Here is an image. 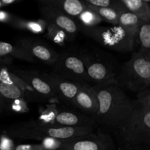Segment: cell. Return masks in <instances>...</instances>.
<instances>
[{"label": "cell", "instance_id": "1", "mask_svg": "<svg viewBox=\"0 0 150 150\" xmlns=\"http://www.w3.org/2000/svg\"><path fill=\"white\" fill-rule=\"evenodd\" d=\"M111 136L118 150H150L149 89L137 94L131 114Z\"/></svg>", "mask_w": 150, "mask_h": 150}, {"label": "cell", "instance_id": "2", "mask_svg": "<svg viewBox=\"0 0 150 150\" xmlns=\"http://www.w3.org/2000/svg\"><path fill=\"white\" fill-rule=\"evenodd\" d=\"M93 86L98 100L95 120L98 128L112 135L124 125L131 114L134 100H131L115 83Z\"/></svg>", "mask_w": 150, "mask_h": 150}, {"label": "cell", "instance_id": "3", "mask_svg": "<svg viewBox=\"0 0 150 150\" xmlns=\"http://www.w3.org/2000/svg\"><path fill=\"white\" fill-rule=\"evenodd\" d=\"M95 131L89 127H73L60 125H42L36 120H30L10 126L4 133L11 139H35L42 141L45 138L51 137L67 140L79 137Z\"/></svg>", "mask_w": 150, "mask_h": 150}, {"label": "cell", "instance_id": "4", "mask_svg": "<svg viewBox=\"0 0 150 150\" xmlns=\"http://www.w3.org/2000/svg\"><path fill=\"white\" fill-rule=\"evenodd\" d=\"M114 83L121 89L139 93L149 89L150 54L139 50L120 67Z\"/></svg>", "mask_w": 150, "mask_h": 150}, {"label": "cell", "instance_id": "5", "mask_svg": "<svg viewBox=\"0 0 150 150\" xmlns=\"http://www.w3.org/2000/svg\"><path fill=\"white\" fill-rule=\"evenodd\" d=\"M86 70L89 84L114 83L120 67L109 54L100 50H82L79 52Z\"/></svg>", "mask_w": 150, "mask_h": 150}, {"label": "cell", "instance_id": "6", "mask_svg": "<svg viewBox=\"0 0 150 150\" xmlns=\"http://www.w3.org/2000/svg\"><path fill=\"white\" fill-rule=\"evenodd\" d=\"M80 29L86 36L92 38L105 48L119 53H127L134 49L136 41L120 26L83 27Z\"/></svg>", "mask_w": 150, "mask_h": 150}, {"label": "cell", "instance_id": "7", "mask_svg": "<svg viewBox=\"0 0 150 150\" xmlns=\"http://www.w3.org/2000/svg\"><path fill=\"white\" fill-rule=\"evenodd\" d=\"M52 67V73L62 79L80 83H89L86 67L79 53L59 54Z\"/></svg>", "mask_w": 150, "mask_h": 150}, {"label": "cell", "instance_id": "8", "mask_svg": "<svg viewBox=\"0 0 150 150\" xmlns=\"http://www.w3.org/2000/svg\"><path fill=\"white\" fill-rule=\"evenodd\" d=\"M59 150H117V148L112 136L98 129V133L64 140Z\"/></svg>", "mask_w": 150, "mask_h": 150}, {"label": "cell", "instance_id": "9", "mask_svg": "<svg viewBox=\"0 0 150 150\" xmlns=\"http://www.w3.org/2000/svg\"><path fill=\"white\" fill-rule=\"evenodd\" d=\"M39 9L42 19L62 29L67 36V40H73L79 32L80 27L73 18L70 17L58 9L39 3Z\"/></svg>", "mask_w": 150, "mask_h": 150}, {"label": "cell", "instance_id": "10", "mask_svg": "<svg viewBox=\"0 0 150 150\" xmlns=\"http://www.w3.org/2000/svg\"><path fill=\"white\" fill-rule=\"evenodd\" d=\"M42 76L51 86L57 100L73 106V100L83 83L62 79L52 73H42Z\"/></svg>", "mask_w": 150, "mask_h": 150}, {"label": "cell", "instance_id": "11", "mask_svg": "<svg viewBox=\"0 0 150 150\" xmlns=\"http://www.w3.org/2000/svg\"><path fill=\"white\" fill-rule=\"evenodd\" d=\"M18 45L23 48L35 60L53 66L58 58L59 54L43 41L35 38H23L18 42Z\"/></svg>", "mask_w": 150, "mask_h": 150}, {"label": "cell", "instance_id": "12", "mask_svg": "<svg viewBox=\"0 0 150 150\" xmlns=\"http://www.w3.org/2000/svg\"><path fill=\"white\" fill-rule=\"evenodd\" d=\"M73 106L81 112L95 119L98 111V100L93 86L89 83H83L76 98Z\"/></svg>", "mask_w": 150, "mask_h": 150}, {"label": "cell", "instance_id": "13", "mask_svg": "<svg viewBox=\"0 0 150 150\" xmlns=\"http://www.w3.org/2000/svg\"><path fill=\"white\" fill-rule=\"evenodd\" d=\"M15 73L21 78L36 94L43 99L56 100L55 95L49 83L43 79L42 74L35 71H23V70H13Z\"/></svg>", "mask_w": 150, "mask_h": 150}, {"label": "cell", "instance_id": "14", "mask_svg": "<svg viewBox=\"0 0 150 150\" xmlns=\"http://www.w3.org/2000/svg\"><path fill=\"white\" fill-rule=\"evenodd\" d=\"M56 125L73 127H89L98 129V126L95 118L81 111L70 110H59L55 120Z\"/></svg>", "mask_w": 150, "mask_h": 150}, {"label": "cell", "instance_id": "15", "mask_svg": "<svg viewBox=\"0 0 150 150\" xmlns=\"http://www.w3.org/2000/svg\"><path fill=\"white\" fill-rule=\"evenodd\" d=\"M111 7L116 10L118 16V26L136 41V33L140 25V21L127 10L120 0H114Z\"/></svg>", "mask_w": 150, "mask_h": 150}, {"label": "cell", "instance_id": "16", "mask_svg": "<svg viewBox=\"0 0 150 150\" xmlns=\"http://www.w3.org/2000/svg\"><path fill=\"white\" fill-rule=\"evenodd\" d=\"M39 3L58 9L70 17H78L85 9L86 4L80 0H42Z\"/></svg>", "mask_w": 150, "mask_h": 150}, {"label": "cell", "instance_id": "17", "mask_svg": "<svg viewBox=\"0 0 150 150\" xmlns=\"http://www.w3.org/2000/svg\"><path fill=\"white\" fill-rule=\"evenodd\" d=\"M0 58L5 62L6 64L11 63L12 58L24 60L29 62H35V60L23 48L3 41H0Z\"/></svg>", "mask_w": 150, "mask_h": 150}, {"label": "cell", "instance_id": "18", "mask_svg": "<svg viewBox=\"0 0 150 150\" xmlns=\"http://www.w3.org/2000/svg\"><path fill=\"white\" fill-rule=\"evenodd\" d=\"M127 10L137 17L140 21L150 23L149 0H120Z\"/></svg>", "mask_w": 150, "mask_h": 150}, {"label": "cell", "instance_id": "19", "mask_svg": "<svg viewBox=\"0 0 150 150\" xmlns=\"http://www.w3.org/2000/svg\"><path fill=\"white\" fill-rule=\"evenodd\" d=\"M25 97L26 94L22 89L0 82V113L5 111L13 100Z\"/></svg>", "mask_w": 150, "mask_h": 150}, {"label": "cell", "instance_id": "20", "mask_svg": "<svg viewBox=\"0 0 150 150\" xmlns=\"http://www.w3.org/2000/svg\"><path fill=\"white\" fill-rule=\"evenodd\" d=\"M46 21L42 18L33 21L25 20L14 16L10 26L15 29L28 31L33 34H42L46 29Z\"/></svg>", "mask_w": 150, "mask_h": 150}, {"label": "cell", "instance_id": "21", "mask_svg": "<svg viewBox=\"0 0 150 150\" xmlns=\"http://www.w3.org/2000/svg\"><path fill=\"white\" fill-rule=\"evenodd\" d=\"M0 82L6 84L15 86L19 89H22L25 92L35 94L32 88L16 73L13 71H10L8 68L2 66L0 68Z\"/></svg>", "mask_w": 150, "mask_h": 150}, {"label": "cell", "instance_id": "22", "mask_svg": "<svg viewBox=\"0 0 150 150\" xmlns=\"http://www.w3.org/2000/svg\"><path fill=\"white\" fill-rule=\"evenodd\" d=\"M140 45V51L150 54V23L141 21L136 36V42Z\"/></svg>", "mask_w": 150, "mask_h": 150}, {"label": "cell", "instance_id": "23", "mask_svg": "<svg viewBox=\"0 0 150 150\" xmlns=\"http://www.w3.org/2000/svg\"><path fill=\"white\" fill-rule=\"evenodd\" d=\"M45 31H46L45 37L47 39L59 46L62 47L65 45V42L67 40V36L62 29L53 23H47Z\"/></svg>", "mask_w": 150, "mask_h": 150}, {"label": "cell", "instance_id": "24", "mask_svg": "<svg viewBox=\"0 0 150 150\" xmlns=\"http://www.w3.org/2000/svg\"><path fill=\"white\" fill-rule=\"evenodd\" d=\"M59 110L54 104H48L45 105V108L40 111L38 119L36 120L39 123L42 125H54L55 120Z\"/></svg>", "mask_w": 150, "mask_h": 150}, {"label": "cell", "instance_id": "25", "mask_svg": "<svg viewBox=\"0 0 150 150\" xmlns=\"http://www.w3.org/2000/svg\"><path fill=\"white\" fill-rule=\"evenodd\" d=\"M77 18L81 23V26L87 28L98 26L103 21L96 13L87 7L78 16Z\"/></svg>", "mask_w": 150, "mask_h": 150}, {"label": "cell", "instance_id": "26", "mask_svg": "<svg viewBox=\"0 0 150 150\" xmlns=\"http://www.w3.org/2000/svg\"><path fill=\"white\" fill-rule=\"evenodd\" d=\"M84 2V1H83ZM86 6L93 10L95 13H96L103 20V21H106L114 26L118 25V16L114 9L112 7H97L94 6L89 5L86 4Z\"/></svg>", "mask_w": 150, "mask_h": 150}, {"label": "cell", "instance_id": "27", "mask_svg": "<svg viewBox=\"0 0 150 150\" xmlns=\"http://www.w3.org/2000/svg\"><path fill=\"white\" fill-rule=\"evenodd\" d=\"M6 111L17 114H24L29 112V108L26 98H18L13 100L9 104Z\"/></svg>", "mask_w": 150, "mask_h": 150}, {"label": "cell", "instance_id": "28", "mask_svg": "<svg viewBox=\"0 0 150 150\" xmlns=\"http://www.w3.org/2000/svg\"><path fill=\"white\" fill-rule=\"evenodd\" d=\"M64 142L62 139L48 137L42 139L40 144L45 150H59Z\"/></svg>", "mask_w": 150, "mask_h": 150}, {"label": "cell", "instance_id": "29", "mask_svg": "<svg viewBox=\"0 0 150 150\" xmlns=\"http://www.w3.org/2000/svg\"><path fill=\"white\" fill-rule=\"evenodd\" d=\"M15 149L16 145L13 139L5 133H3L0 136V150H15Z\"/></svg>", "mask_w": 150, "mask_h": 150}, {"label": "cell", "instance_id": "30", "mask_svg": "<svg viewBox=\"0 0 150 150\" xmlns=\"http://www.w3.org/2000/svg\"><path fill=\"white\" fill-rule=\"evenodd\" d=\"M84 3L97 7H111L114 0H83Z\"/></svg>", "mask_w": 150, "mask_h": 150}, {"label": "cell", "instance_id": "31", "mask_svg": "<svg viewBox=\"0 0 150 150\" xmlns=\"http://www.w3.org/2000/svg\"><path fill=\"white\" fill-rule=\"evenodd\" d=\"M14 16L4 10H0V22L5 24H10Z\"/></svg>", "mask_w": 150, "mask_h": 150}, {"label": "cell", "instance_id": "32", "mask_svg": "<svg viewBox=\"0 0 150 150\" xmlns=\"http://www.w3.org/2000/svg\"><path fill=\"white\" fill-rule=\"evenodd\" d=\"M15 150H45L41 144H19Z\"/></svg>", "mask_w": 150, "mask_h": 150}, {"label": "cell", "instance_id": "33", "mask_svg": "<svg viewBox=\"0 0 150 150\" xmlns=\"http://www.w3.org/2000/svg\"><path fill=\"white\" fill-rule=\"evenodd\" d=\"M1 1L3 4V7H7L16 4L18 1V0H1Z\"/></svg>", "mask_w": 150, "mask_h": 150}, {"label": "cell", "instance_id": "34", "mask_svg": "<svg viewBox=\"0 0 150 150\" xmlns=\"http://www.w3.org/2000/svg\"><path fill=\"white\" fill-rule=\"evenodd\" d=\"M4 64H6L5 62H4V60L1 59L0 58V65H1V66H4Z\"/></svg>", "mask_w": 150, "mask_h": 150}, {"label": "cell", "instance_id": "35", "mask_svg": "<svg viewBox=\"0 0 150 150\" xmlns=\"http://www.w3.org/2000/svg\"><path fill=\"white\" fill-rule=\"evenodd\" d=\"M3 7V4H2V3H1V0H0V8H1V7Z\"/></svg>", "mask_w": 150, "mask_h": 150}, {"label": "cell", "instance_id": "36", "mask_svg": "<svg viewBox=\"0 0 150 150\" xmlns=\"http://www.w3.org/2000/svg\"><path fill=\"white\" fill-rule=\"evenodd\" d=\"M1 67H2V66H1V65H0V68H1Z\"/></svg>", "mask_w": 150, "mask_h": 150}]
</instances>
